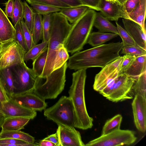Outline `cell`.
<instances>
[{"instance_id": "6da1fadb", "label": "cell", "mask_w": 146, "mask_h": 146, "mask_svg": "<svg viewBox=\"0 0 146 146\" xmlns=\"http://www.w3.org/2000/svg\"><path fill=\"white\" fill-rule=\"evenodd\" d=\"M122 42H111L78 51L69 57L68 67L77 70L93 67L102 68L121 56Z\"/></svg>"}, {"instance_id": "7a4b0ae2", "label": "cell", "mask_w": 146, "mask_h": 146, "mask_svg": "<svg viewBox=\"0 0 146 146\" xmlns=\"http://www.w3.org/2000/svg\"><path fill=\"white\" fill-rule=\"evenodd\" d=\"M86 69L77 70L72 74V84L68 91L74 109L76 121L74 127L82 130L93 126V118L87 111L85 97V87L87 77Z\"/></svg>"}, {"instance_id": "3957f363", "label": "cell", "mask_w": 146, "mask_h": 146, "mask_svg": "<svg viewBox=\"0 0 146 146\" xmlns=\"http://www.w3.org/2000/svg\"><path fill=\"white\" fill-rule=\"evenodd\" d=\"M51 18L47 58L43 72L40 77L43 79L53 71L57 51L60 46L63 45L72 26V24L59 12L52 13Z\"/></svg>"}, {"instance_id": "277c9868", "label": "cell", "mask_w": 146, "mask_h": 146, "mask_svg": "<svg viewBox=\"0 0 146 146\" xmlns=\"http://www.w3.org/2000/svg\"><path fill=\"white\" fill-rule=\"evenodd\" d=\"M96 12L90 9L72 24L63 45L68 52L73 54L82 50L92 32Z\"/></svg>"}, {"instance_id": "5b68a950", "label": "cell", "mask_w": 146, "mask_h": 146, "mask_svg": "<svg viewBox=\"0 0 146 146\" xmlns=\"http://www.w3.org/2000/svg\"><path fill=\"white\" fill-rule=\"evenodd\" d=\"M67 68L66 62L60 68L53 70L45 79L39 77L33 92L45 100L56 98L64 89Z\"/></svg>"}, {"instance_id": "8992f818", "label": "cell", "mask_w": 146, "mask_h": 146, "mask_svg": "<svg viewBox=\"0 0 146 146\" xmlns=\"http://www.w3.org/2000/svg\"><path fill=\"white\" fill-rule=\"evenodd\" d=\"M44 115L47 119L52 121L58 125L74 127L75 113L69 96H62L55 104L44 110Z\"/></svg>"}, {"instance_id": "52a82bcc", "label": "cell", "mask_w": 146, "mask_h": 146, "mask_svg": "<svg viewBox=\"0 0 146 146\" xmlns=\"http://www.w3.org/2000/svg\"><path fill=\"white\" fill-rule=\"evenodd\" d=\"M9 68L13 79L14 94L33 92L38 77L32 69L25 63L17 64Z\"/></svg>"}, {"instance_id": "ba28073f", "label": "cell", "mask_w": 146, "mask_h": 146, "mask_svg": "<svg viewBox=\"0 0 146 146\" xmlns=\"http://www.w3.org/2000/svg\"><path fill=\"white\" fill-rule=\"evenodd\" d=\"M137 138L133 131L120 129L107 134L101 135L92 140L85 146H116L129 145L134 143Z\"/></svg>"}, {"instance_id": "9c48e42d", "label": "cell", "mask_w": 146, "mask_h": 146, "mask_svg": "<svg viewBox=\"0 0 146 146\" xmlns=\"http://www.w3.org/2000/svg\"><path fill=\"white\" fill-rule=\"evenodd\" d=\"M26 52L15 39L0 42V69L25 63L24 56Z\"/></svg>"}, {"instance_id": "30bf717a", "label": "cell", "mask_w": 146, "mask_h": 146, "mask_svg": "<svg viewBox=\"0 0 146 146\" xmlns=\"http://www.w3.org/2000/svg\"><path fill=\"white\" fill-rule=\"evenodd\" d=\"M136 80L124 73L119 75L113 89L105 98L114 102L132 99L134 97L133 86Z\"/></svg>"}, {"instance_id": "8fae6325", "label": "cell", "mask_w": 146, "mask_h": 146, "mask_svg": "<svg viewBox=\"0 0 146 146\" xmlns=\"http://www.w3.org/2000/svg\"><path fill=\"white\" fill-rule=\"evenodd\" d=\"M123 56L106 65L95 76L93 85L94 89L100 92L119 75Z\"/></svg>"}, {"instance_id": "7c38bea8", "label": "cell", "mask_w": 146, "mask_h": 146, "mask_svg": "<svg viewBox=\"0 0 146 146\" xmlns=\"http://www.w3.org/2000/svg\"><path fill=\"white\" fill-rule=\"evenodd\" d=\"M131 106L135 126L139 131L144 133L146 131V98L135 95Z\"/></svg>"}, {"instance_id": "4fadbf2b", "label": "cell", "mask_w": 146, "mask_h": 146, "mask_svg": "<svg viewBox=\"0 0 146 146\" xmlns=\"http://www.w3.org/2000/svg\"><path fill=\"white\" fill-rule=\"evenodd\" d=\"M56 132L58 139L59 146H85L80 132L74 127L59 125Z\"/></svg>"}, {"instance_id": "5bb4252c", "label": "cell", "mask_w": 146, "mask_h": 146, "mask_svg": "<svg viewBox=\"0 0 146 146\" xmlns=\"http://www.w3.org/2000/svg\"><path fill=\"white\" fill-rule=\"evenodd\" d=\"M0 110L6 117H22L33 119L36 116V111L27 108L10 98L7 101L0 103Z\"/></svg>"}, {"instance_id": "9a60e30c", "label": "cell", "mask_w": 146, "mask_h": 146, "mask_svg": "<svg viewBox=\"0 0 146 146\" xmlns=\"http://www.w3.org/2000/svg\"><path fill=\"white\" fill-rule=\"evenodd\" d=\"M10 98L20 104L36 111H41L46 109L47 106L45 100L33 92L14 94Z\"/></svg>"}, {"instance_id": "2e32d148", "label": "cell", "mask_w": 146, "mask_h": 146, "mask_svg": "<svg viewBox=\"0 0 146 146\" xmlns=\"http://www.w3.org/2000/svg\"><path fill=\"white\" fill-rule=\"evenodd\" d=\"M99 8V11L109 21L117 22L120 18L129 19L124 7L116 2L102 0Z\"/></svg>"}, {"instance_id": "e0dca14e", "label": "cell", "mask_w": 146, "mask_h": 146, "mask_svg": "<svg viewBox=\"0 0 146 146\" xmlns=\"http://www.w3.org/2000/svg\"><path fill=\"white\" fill-rule=\"evenodd\" d=\"M124 29L132 38L136 44L146 50V31L141 26L134 21L122 18Z\"/></svg>"}, {"instance_id": "ac0fdd59", "label": "cell", "mask_w": 146, "mask_h": 146, "mask_svg": "<svg viewBox=\"0 0 146 146\" xmlns=\"http://www.w3.org/2000/svg\"><path fill=\"white\" fill-rule=\"evenodd\" d=\"M15 30L0 7V42L15 39Z\"/></svg>"}, {"instance_id": "d6986e66", "label": "cell", "mask_w": 146, "mask_h": 146, "mask_svg": "<svg viewBox=\"0 0 146 146\" xmlns=\"http://www.w3.org/2000/svg\"><path fill=\"white\" fill-rule=\"evenodd\" d=\"M146 72V55L136 57L129 66L123 72L137 80Z\"/></svg>"}, {"instance_id": "ffe728a7", "label": "cell", "mask_w": 146, "mask_h": 146, "mask_svg": "<svg viewBox=\"0 0 146 146\" xmlns=\"http://www.w3.org/2000/svg\"><path fill=\"white\" fill-rule=\"evenodd\" d=\"M30 119L22 117H6L1 126V131H19L24 128Z\"/></svg>"}, {"instance_id": "44dd1931", "label": "cell", "mask_w": 146, "mask_h": 146, "mask_svg": "<svg viewBox=\"0 0 146 146\" xmlns=\"http://www.w3.org/2000/svg\"><path fill=\"white\" fill-rule=\"evenodd\" d=\"M146 0H140L132 11L128 14L129 19L140 25L146 31Z\"/></svg>"}, {"instance_id": "7402d4cb", "label": "cell", "mask_w": 146, "mask_h": 146, "mask_svg": "<svg viewBox=\"0 0 146 146\" xmlns=\"http://www.w3.org/2000/svg\"><path fill=\"white\" fill-rule=\"evenodd\" d=\"M94 26L102 33H110L117 34L119 35L117 27L104 17L100 13L96 12Z\"/></svg>"}, {"instance_id": "603a6c76", "label": "cell", "mask_w": 146, "mask_h": 146, "mask_svg": "<svg viewBox=\"0 0 146 146\" xmlns=\"http://www.w3.org/2000/svg\"><path fill=\"white\" fill-rule=\"evenodd\" d=\"M90 9L87 6H81L62 9L59 12L72 24L82 16Z\"/></svg>"}, {"instance_id": "cb8c5ba5", "label": "cell", "mask_w": 146, "mask_h": 146, "mask_svg": "<svg viewBox=\"0 0 146 146\" xmlns=\"http://www.w3.org/2000/svg\"><path fill=\"white\" fill-rule=\"evenodd\" d=\"M118 35L117 34L110 33L93 32L90 34L87 43L95 47L102 45Z\"/></svg>"}, {"instance_id": "d4e9b609", "label": "cell", "mask_w": 146, "mask_h": 146, "mask_svg": "<svg viewBox=\"0 0 146 146\" xmlns=\"http://www.w3.org/2000/svg\"><path fill=\"white\" fill-rule=\"evenodd\" d=\"M0 83L11 98L14 92L12 75L9 67L0 69Z\"/></svg>"}, {"instance_id": "484cf974", "label": "cell", "mask_w": 146, "mask_h": 146, "mask_svg": "<svg viewBox=\"0 0 146 146\" xmlns=\"http://www.w3.org/2000/svg\"><path fill=\"white\" fill-rule=\"evenodd\" d=\"M11 138L21 140L27 143H35L34 138L29 134L24 132L18 131H1L0 139Z\"/></svg>"}, {"instance_id": "4316f807", "label": "cell", "mask_w": 146, "mask_h": 146, "mask_svg": "<svg viewBox=\"0 0 146 146\" xmlns=\"http://www.w3.org/2000/svg\"><path fill=\"white\" fill-rule=\"evenodd\" d=\"M122 120V117L120 114H117L108 119L103 127L101 135H105L120 129Z\"/></svg>"}, {"instance_id": "83f0119b", "label": "cell", "mask_w": 146, "mask_h": 146, "mask_svg": "<svg viewBox=\"0 0 146 146\" xmlns=\"http://www.w3.org/2000/svg\"><path fill=\"white\" fill-rule=\"evenodd\" d=\"M32 35L35 45L42 39V16L35 12Z\"/></svg>"}, {"instance_id": "f1b7e54d", "label": "cell", "mask_w": 146, "mask_h": 146, "mask_svg": "<svg viewBox=\"0 0 146 146\" xmlns=\"http://www.w3.org/2000/svg\"><path fill=\"white\" fill-rule=\"evenodd\" d=\"M48 47L33 60L32 69L38 77H40L45 64L47 54Z\"/></svg>"}, {"instance_id": "f546056e", "label": "cell", "mask_w": 146, "mask_h": 146, "mask_svg": "<svg viewBox=\"0 0 146 146\" xmlns=\"http://www.w3.org/2000/svg\"><path fill=\"white\" fill-rule=\"evenodd\" d=\"M48 41H42L40 44L35 45L25 54L24 56V61L29 60H33L41 52L48 47Z\"/></svg>"}, {"instance_id": "4dcf8cb0", "label": "cell", "mask_w": 146, "mask_h": 146, "mask_svg": "<svg viewBox=\"0 0 146 146\" xmlns=\"http://www.w3.org/2000/svg\"><path fill=\"white\" fill-rule=\"evenodd\" d=\"M134 96L137 94L146 98V72L139 76L133 86Z\"/></svg>"}, {"instance_id": "1f68e13d", "label": "cell", "mask_w": 146, "mask_h": 146, "mask_svg": "<svg viewBox=\"0 0 146 146\" xmlns=\"http://www.w3.org/2000/svg\"><path fill=\"white\" fill-rule=\"evenodd\" d=\"M34 11L42 16L59 12L61 8L51 5L40 4H30Z\"/></svg>"}, {"instance_id": "d6a6232c", "label": "cell", "mask_w": 146, "mask_h": 146, "mask_svg": "<svg viewBox=\"0 0 146 146\" xmlns=\"http://www.w3.org/2000/svg\"><path fill=\"white\" fill-rule=\"evenodd\" d=\"M69 56L68 52L64 45L60 46L58 50L54 60L53 70L61 67L68 59Z\"/></svg>"}, {"instance_id": "836d02e7", "label": "cell", "mask_w": 146, "mask_h": 146, "mask_svg": "<svg viewBox=\"0 0 146 146\" xmlns=\"http://www.w3.org/2000/svg\"><path fill=\"white\" fill-rule=\"evenodd\" d=\"M24 4L21 0H14L12 21L15 26L19 21L23 19Z\"/></svg>"}, {"instance_id": "e575fe53", "label": "cell", "mask_w": 146, "mask_h": 146, "mask_svg": "<svg viewBox=\"0 0 146 146\" xmlns=\"http://www.w3.org/2000/svg\"><path fill=\"white\" fill-rule=\"evenodd\" d=\"M24 4L23 18L25 20V23L32 33L34 17L35 12L32 7H30L26 1H24Z\"/></svg>"}, {"instance_id": "d590c367", "label": "cell", "mask_w": 146, "mask_h": 146, "mask_svg": "<svg viewBox=\"0 0 146 146\" xmlns=\"http://www.w3.org/2000/svg\"><path fill=\"white\" fill-rule=\"evenodd\" d=\"M0 146H38L37 143H31L23 140L11 138L0 139Z\"/></svg>"}, {"instance_id": "8d00e7d4", "label": "cell", "mask_w": 146, "mask_h": 146, "mask_svg": "<svg viewBox=\"0 0 146 146\" xmlns=\"http://www.w3.org/2000/svg\"><path fill=\"white\" fill-rule=\"evenodd\" d=\"M51 14L42 16V41H48L51 26Z\"/></svg>"}, {"instance_id": "74e56055", "label": "cell", "mask_w": 146, "mask_h": 146, "mask_svg": "<svg viewBox=\"0 0 146 146\" xmlns=\"http://www.w3.org/2000/svg\"><path fill=\"white\" fill-rule=\"evenodd\" d=\"M20 23L28 51L35 44L33 39L32 33L30 31L23 19L20 21Z\"/></svg>"}, {"instance_id": "f35d334b", "label": "cell", "mask_w": 146, "mask_h": 146, "mask_svg": "<svg viewBox=\"0 0 146 146\" xmlns=\"http://www.w3.org/2000/svg\"><path fill=\"white\" fill-rule=\"evenodd\" d=\"M121 54H129L136 57L146 55V50L136 45L123 46L121 52Z\"/></svg>"}, {"instance_id": "ab89813d", "label": "cell", "mask_w": 146, "mask_h": 146, "mask_svg": "<svg viewBox=\"0 0 146 146\" xmlns=\"http://www.w3.org/2000/svg\"><path fill=\"white\" fill-rule=\"evenodd\" d=\"M119 36L121 38L123 46L136 45V44L129 34L117 22H115Z\"/></svg>"}, {"instance_id": "60d3db41", "label": "cell", "mask_w": 146, "mask_h": 146, "mask_svg": "<svg viewBox=\"0 0 146 146\" xmlns=\"http://www.w3.org/2000/svg\"><path fill=\"white\" fill-rule=\"evenodd\" d=\"M14 26L15 30L14 39L19 44L23 50L26 52L28 50L21 25L20 21H19Z\"/></svg>"}, {"instance_id": "b9f144b4", "label": "cell", "mask_w": 146, "mask_h": 146, "mask_svg": "<svg viewBox=\"0 0 146 146\" xmlns=\"http://www.w3.org/2000/svg\"><path fill=\"white\" fill-rule=\"evenodd\" d=\"M30 4H40L56 6L61 9L70 7L58 0H26Z\"/></svg>"}, {"instance_id": "7bdbcfd3", "label": "cell", "mask_w": 146, "mask_h": 146, "mask_svg": "<svg viewBox=\"0 0 146 146\" xmlns=\"http://www.w3.org/2000/svg\"><path fill=\"white\" fill-rule=\"evenodd\" d=\"M136 57L129 54H125L123 56V60L121 63L119 74L120 75L129 66Z\"/></svg>"}, {"instance_id": "ee69618b", "label": "cell", "mask_w": 146, "mask_h": 146, "mask_svg": "<svg viewBox=\"0 0 146 146\" xmlns=\"http://www.w3.org/2000/svg\"><path fill=\"white\" fill-rule=\"evenodd\" d=\"M83 6H85L98 11L100 10L99 7L102 0H80Z\"/></svg>"}, {"instance_id": "f6af8a7d", "label": "cell", "mask_w": 146, "mask_h": 146, "mask_svg": "<svg viewBox=\"0 0 146 146\" xmlns=\"http://www.w3.org/2000/svg\"><path fill=\"white\" fill-rule=\"evenodd\" d=\"M5 6L4 13L8 17L12 18L14 5V0H8L4 3Z\"/></svg>"}, {"instance_id": "bcb514c9", "label": "cell", "mask_w": 146, "mask_h": 146, "mask_svg": "<svg viewBox=\"0 0 146 146\" xmlns=\"http://www.w3.org/2000/svg\"><path fill=\"white\" fill-rule=\"evenodd\" d=\"M140 0H127L124 7L126 13L128 14L131 12Z\"/></svg>"}, {"instance_id": "7dc6e473", "label": "cell", "mask_w": 146, "mask_h": 146, "mask_svg": "<svg viewBox=\"0 0 146 146\" xmlns=\"http://www.w3.org/2000/svg\"><path fill=\"white\" fill-rule=\"evenodd\" d=\"M70 7L83 6L80 0H58Z\"/></svg>"}, {"instance_id": "c3c4849f", "label": "cell", "mask_w": 146, "mask_h": 146, "mask_svg": "<svg viewBox=\"0 0 146 146\" xmlns=\"http://www.w3.org/2000/svg\"><path fill=\"white\" fill-rule=\"evenodd\" d=\"M9 99L6 91L0 83V103L7 102Z\"/></svg>"}, {"instance_id": "681fc988", "label": "cell", "mask_w": 146, "mask_h": 146, "mask_svg": "<svg viewBox=\"0 0 146 146\" xmlns=\"http://www.w3.org/2000/svg\"><path fill=\"white\" fill-rule=\"evenodd\" d=\"M43 139L49 141L54 143L56 146H59V140L56 132L48 136Z\"/></svg>"}, {"instance_id": "f907efd6", "label": "cell", "mask_w": 146, "mask_h": 146, "mask_svg": "<svg viewBox=\"0 0 146 146\" xmlns=\"http://www.w3.org/2000/svg\"><path fill=\"white\" fill-rule=\"evenodd\" d=\"M38 146H56L54 143L43 139L38 143Z\"/></svg>"}, {"instance_id": "816d5d0a", "label": "cell", "mask_w": 146, "mask_h": 146, "mask_svg": "<svg viewBox=\"0 0 146 146\" xmlns=\"http://www.w3.org/2000/svg\"><path fill=\"white\" fill-rule=\"evenodd\" d=\"M5 117H0V128L1 127L2 123Z\"/></svg>"}, {"instance_id": "f5cc1de1", "label": "cell", "mask_w": 146, "mask_h": 146, "mask_svg": "<svg viewBox=\"0 0 146 146\" xmlns=\"http://www.w3.org/2000/svg\"><path fill=\"white\" fill-rule=\"evenodd\" d=\"M0 117H5V114L0 110Z\"/></svg>"}, {"instance_id": "db71d44e", "label": "cell", "mask_w": 146, "mask_h": 146, "mask_svg": "<svg viewBox=\"0 0 146 146\" xmlns=\"http://www.w3.org/2000/svg\"><path fill=\"white\" fill-rule=\"evenodd\" d=\"M107 1H113V2H117V0H105Z\"/></svg>"}, {"instance_id": "11a10c76", "label": "cell", "mask_w": 146, "mask_h": 146, "mask_svg": "<svg viewBox=\"0 0 146 146\" xmlns=\"http://www.w3.org/2000/svg\"></svg>"}]
</instances>
